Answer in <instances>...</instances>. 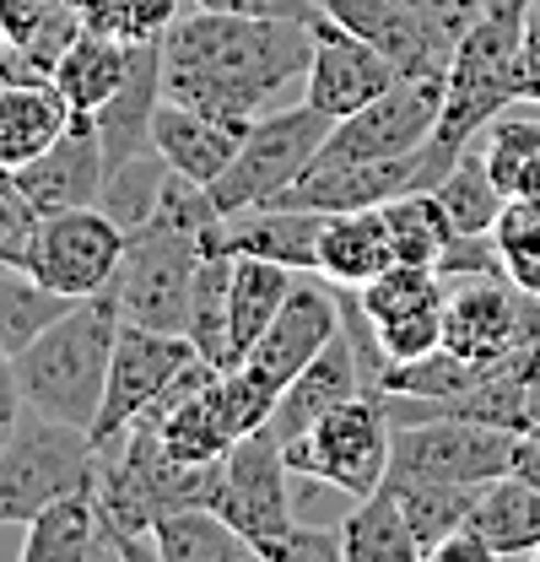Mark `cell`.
Returning <instances> with one entry per match:
<instances>
[{"label":"cell","instance_id":"cell-9","mask_svg":"<svg viewBox=\"0 0 540 562\" xmlns=\"http://www.w3.org/2000/svg\"><path fill=\"white\" fill-rule=\"evenodd\" d=\"M443 351L465 362H540V297L508 277L449 281Z\"/></svg>","mask_w":540,"mask_h":562},{"label":"cell","instance_id":"cell-8","mask_svg":"<svg viewBox=\"0 0 540 562\" xmlns=\"http://www.w3.org/2000/svg\"><path fill=\"white\" fill-rule=\"evenodd\" d=\"M390 443H395V422L384 412V401L357 395L336 412H325L281 454H286L292 476H314V482L340 487L346 497H368L390 476Z\"/></svg>","mask_w":540,"mask_h":562},{"label":"cell","instance_id":"cell-27","mask_svg":"<svg viewBox=\"0 0 540 562\" xmlns=\"http://www.w3.org/2000/svg\"><path fill=\"white\" fill-rule=\"evenodd\" d=\"M151 547L162 562H238L255 558L249 536L233 530L211 503H190V508H168L151 525Z\"/></svg>","mask_w":540,"mask_h":562},{"label":"cell","instance_id":"cell-23","mask_svg":"<svg viewBox=\"0 0 540 562\" xmlns=\"http://www.w3.org/2000/svg\"><path fill=\"white\" fill-rule=\"evenodd\" d=\"M238 140H244V131H227V125L205 120V114L184 109V103H173V98H162V103H157L151 146L168 157V168H179V173H184V179H195V184H216V179L227 173V162H233Z\"/></svg>","mask_w":540,"mask_h":562},{"label":"cell","instance_id":"cell-26","mask_svg":"<svg viewBox=\"0 0 540 562\" xmlns=\"http://www.w3.org/2000/svg\"><path fill=\"white\" fill-rule=\"evenodd\" d=\"M131 60H135V44H114V38L81 27L76 44L60 55V66L49 70V81H55V92L66 98L70 114H98V109L125 87Z\"/></svg>","mask_w":540,"mask_h":562},{"label":"cell","instance_id":"cell-24","mask_svg":"<svg viewBox=\"0 0 540 562\" xmlns=\"http://www.w3.org/2000/svg\"><path fill=\"white\" fill-rule=\"evenodd\" d=\"M70 125L66 98L55 92V81L44 76H22L0 92V162L5 168H27L33 157H44L60 131Z\"/></svg>","mask_w":540,"mask_h":562},{"label":"cell","instance_id":"cell-49","mask_svg":"<svg viewBox=\"0 0 540 562\" xmlns=\"http://www.w3.org/2000/svg\"><path fill=\"white\" fill-rule=\"evenodd\" d=\"M530 422H540V373H536V384H530Z\"/></svg>","mask_w":540,"mask_h":562},{"label":"cell","instance_id":"cell-39","mask_svg":"<svg viewBox=\"0 0 540 562\" xmlns=\"http://www.w3.org/2000/svg\"><path fill=\"white\" fill-rule=\"evenodd\" d=\"M368 325H373V341L384 351V368L390 362H416V357L443 347V308H416V314L368 319Z\"/></svg>","mask_w":540,"mask_h":562},{"label":"cell","instance_id":"cell-10","mask_svg":"<svg viewBox=\"0 0 540 562\" xmlns=\"http://www.w3.org/2000/svg\"><path fill=\"white\" fill-rule=\"evenodd\" d=\"M125 238L131 233L103 206L44 211L22 266L66 297H98L114 286V271L125 260Z\"/></svg>","mask_w":540,"mask_h":562},{"label":"cell","instance_id":"cell-44","mask_svg":"<svg viewBox=\"0 0 540 562\" xmlns=\"http://www.w3.org/2000/svg\"><path fill=\"white\" fill-rule=\"evenodd\" d=\"M201 11H244V16H297V22H319L325 11L314 0H195Z\"/></svg>","mask_w":540,"mask_h":562},{"label":"cell","instance_id":"cell-32","mask_svg":"<svg viewBox=\"0 0 540 562\" xmlns=\"http://www.w3.org/2000/svg\"><path fill=\"white\" fill-rule=\"evenodd\" d=\"M384 487L395 492V503H401L421 558H432L454 530H465V519H471V508H475V492H481V487H454V482H384Z\"/></svg>","mask_w":540,"mask_h":562},{"label":"cell","instance_id":"cell-52","mask_svg":"<svg viewBox=\"0 0 540 562\" xmlns=\"http://www.w3.org/2000/svg\"><path fill=\"white\" fill-rule=\"evenodd\" d=\"M536 562H540V552H536Z\"/></svg>","mask_w":540,"mask_h":562},{"label":"cell","instance_id":"cell-31","mask_svg":"<svg viewBox=\"0 0 540 562\" xmlns=\"http://www.w3.org/2000/svg\"><path fill=\"white\" fill-rule=\"evenodd\" d=\"M481 157L508 201H540V120L497 114L481 131Z\"/></svg>","mask_w":540,"mask_h":562},{"label":"cell","instance_id":"cell-29","mask_svg":"<svg viewBox=\"0 0 540 562\" xmlns=\"http://www.w3.org/2000/svg\"><path fill=\"white\" fill-rule=\"evenodd\" d=\"M184 336L195 341V351L211 368H238V351H233V255H205L201 260Z\"/></svg>","mask_w":540,"mask_h":562},{"label":"cell","instance_id":"cell-13","mask_svg":"<svg viewBox=\"0 0 540 562\" xmlns=\"http://www.w3.org/2000/svg\"><path fill=\"white\" fill-rule=\"evenodd\" d=\"M336 336H340V286L325 281L319 271H297L286 303L266 325V336L244 351V368L281 395Z\"/></svg>","mask_w":540,"mask_h":562},{"label":"cell","instance_id":"cell-2","mask_svg":"<svg viewBox=\"0 0 540 562\" xmlns=\"http://www.w3.org/2000/svg\"><path fill=\"white\" fill-rule=\"evenodd\" d=\"M120 308L109 292L98 297H81L76 308H66L33 347H22L11 357L16 368V390H22V406L38 412V417L70 422V427H87L103 412V390H109V362L120 347Z\"/></svg>","mask_w":540,"mask_h":562},{"label":"cell","instance_id":"cell-11","mask_svg":"<svg viewBox=\"0 0 540 562\" xmlns=\"http://www.w3.org/2000/svg\"><path fill=\"white\" fill-rule=\"evenodd\" d=\"M443 114V76H405L357 114L336 120L319 146V162H395L427 146Z\"/></svg>","mask_w":540,"mask_h":562},{"label":"cell","instance_id":"cell-37","mask_svg":"<svg viewBox=\"0 0 540 562\" xmlns=\"http://www.w3.org/2000/svg\"><path fill=\"white\" fill-rule=\"evenodd\" d=\"M81 27L114 44H157L184 16V0H76Z\"/></svg>","mask_w":540,"mask_h":562},{"label":"cell","instance_id":"cell-21","mask_svg":"<svg viewBox=\"0 0 540 562\" xmlns=\"http://www.w3.org/2000/svg\"><path fill=\"white\" fill-rule=\"evenodd\" d=\"M162 103V38L157 44H135V60L125 87L92 114L98 136H103V157L109 168H120L135 151H151V120Z\"/></svg>","mask_w":540,"mask_h":562},{"label":"cell","instance_id":"cell-48","mask_svg":"<svg viewBox=\"0 0 540 562\" xmlns=\"http://www.w3.org/2000/svg\"><path fill=\"white\" fill-rule=\"evenodd\" d=\"M27 70H22V60H16V49L11 44H0V92L11 87V81H22Z\"/></svg>","mask_w":540,"mask_h":562},{"label":"cell","instance_id":"cell-19","mask_svg":"<svg viewBox=\"0 0 540 562\" xmlns=\"http://www.w3.org/2000/svg\"><path fill=\"white\" fill-rule=\"evenodd\" d=\"M22 190L33 195L38 211H66V206H98L103 201V179H109V157L103 136L92 125V114H70L60 140L33 157L27 168H16Z\"/></svg>","mask_w":540,"mask_h":562},{"label":"cell","instance_id":"cell-25","mask_svg":"<svg viewBox=\"0 0 540 562\" xmlns=\"http://www.w3.org/2000/svg\"><path fill=\"white\" fill-rule=\"evenodd\" d=\"M471 525L475 536L486 541L492 558H536L540 552V487L525 482L519 471L486 482L475 492V508H471Z\"/></svg>","mask_w":540,"mask_h":562},{"label":"cell","instance_id":"cell-7","mask_svg":"<svg viewBox=\"0 0 540 562\" xmlns=\"http://www.w3.org/2000/svg\"><path fill=\"white\" fill-rule=\"evenodd\" d=\"M519 427L481 417H427L395 427L390 443V476L384 482H454V487H486L514 471Z\"/></svg>","mask_w":540,"mask_h":562},{"label":"cell","instance_id":"cell-28","mask_svg":"<svg viewBox=\"0 0 540 562\" xmlns=\"http://www.w3.org/2000/svg\"><path fill=\"white\" fill-rule=\"evenodd\" d=\"M340 552L346 562H421V547L390 487L357 497V508L340 519Z\"/></svg>","mask_w":540,"mask_h":562},{"label":"cell","instance_id":"cell-6","mask_svg":"<svg viewBox=\"0 0 540 562\" xmlns=\"http://www.w3.org/2000/svg\"><path fill=\"white\" fill-rule=\"evenodd\" d=\"M330 131H336V120H330L325 109H314L308 98L292 103V109L260 114V120L244 131L233 162H227V173L211 184V201L222 211L281 201V195L297 184V173L319 157V146H325Z\"/></svg>","mask_w":540,"mask_h":562},{"label":"cell","instance_id":"cell-3","mask_svg":"<svg viewBox=\"0 0 540 562\" xmlns=\"http://www.w3.org/2000/svg\"><path fill=\"white\" fill-rule=\"evenodd\" d=\"M519 27H525V11L486 5V16L454 44V60L443 70V114H438V131H432L438 146L465 151L508 103H525Z\"/></svg>","mask_w":540,"mask_h":562},{"label":"cell","instance_id":"cell-38","mask_svg":"<svg viewBox=\"0 0 540 562\" xmlns=\"http://www.w3.org/2000/svg\"><path fill=\"white\" fill-rule=\"evenodd\" d=\"M503 277L540 297V201H508L492 222Z\"/></svg>","mask_w":540,"mask_h":562},{"label":"cell","instance_id":"cell-1","mask_svg":"<svg viewBox=\"0 0 540 562\" xmlns=\"http://www.w3.org/2000/svg\"><path fill=\"white\" fill-rule=\"evenodd\" d=\"M314 44L319 22L195 5L162 38V98L227 131H249L260 114L281 109V87L308 76Z\"/></svg>","mask_w":540,"mask_h":562},{"label":"cell","instance_id":"cell-18","mask_svg":"<svg viewBox=\"0 0 540 562\" xmlns=\"http://www.w3.org/2000/svg\"><path fill=\"white\" fill-rule=\"evenodd\" d=\"M314 5L346 33L368 38L379 55H390L401 76H443L454 60V44H443L401 0H314Z\"/></svg>","mask_w":540,"mask_h":562},{"label":"cell","instance_id":"cell-5","mask_svg":"<svg viewBox=\"0 0 540 562\" xmlns=\"http://www.w3.org/2000/svg\"><path fill=\"white\" fill-rule=\"evenodd\" d=\"M205 260L201 233L168 227V222H146L125 238V260L114 271V308L125 325L146 330H168L184 336L190 330V297H195V271Z\"/></svg>","mask_w":540,"mask_h":562},{"label":"cell","instance_id":"cell-50","mask_svg":"<svg viewBox=\"0 0 540 562\" xmlns=\"http://www.w3.org/2000/svg\"><path fill=\"white\" fill-rule=\"evenodd\" d=\"M486 5H497V11H525L530 0H486Z\"/></svg>","mask_w":540,"mask_h":562},{"label":"cell","instance_id":"cell-15","mask_svg":"<svg viewBox=\"0 0 540 562\" xmlns=\"http://www.w3.org/2000/svg\"><path fill=\"white\" fill-rule=\"evenodd\" d=\"M319 227L325 211L308 206H244V211H222L205 227V255H233V260H275L286 271H319Z\"/></svg>","mask_w":540,"mask_h":562},{"label":"cell","instance_id":"cell-16","mask_svg":"<svg viewBox=\"0 0 540 562\" xmlns=\"http://www.w3.org/2000/svg\"><path fill=\"white\" fill-rule=\"evenodd\" d=\"M395 81H405L390 55H379L368 38L346 33L340 22L319 16V44H314V66L303 76V98L314 109H325L330 120L357 114L362 103H373L379 92H390Z\"/></svg>","mask_w":540,"mask_h":562},{"label":"cell","instance_id":"cell-4","mask_svg":"<svg viewBox=\"0 0 540 562\" xmlns=\"http://www.w3.org/2000/svg\"><path fill=\"white\" fill-rule=\"evenodd\" d=\"M98 471V443L87 427L38 417L22 406L16 432L0 449V525H33L55 497L87 487Z\"/></svg>","mask_w":540,"mask_h":562},{"label":"cell","instance_id":"cell-34","mask_svg":"<svg viewBox=\"0 0 540 562\" xmlns=\"http://www.w3.org/2000/svg\"><path fill=\"white\" fill-rule=\"evenodd\" d=\"M384 222H390L395 260H405V266H438L449 238H454V222L432 190H405L395 201H384Z\"/></svg>","mask_w":540,"mask_h":562},{"label":"cell","instance_id":"cell-12","mask_svg":"<svg viewBox=\"0 0 540 562\" xmlns=\"http://www.w3.org/2000/svg\"><path fill=\"white\" fill-rule=\"evenodd\" d=\"M195 357L201 351H195L190 336H168V330H146V325H120V347H114V362H109L103 412L92 422V443L98 449L120 443Z\"/></svg>","mask_w":540,"mask_h":562},{"label":"cell","instance_id":"cell-22","mask_svg":"<svg viewBox=\"0 0 540 562\" xmlns=\"http://www.w3.org/2000/svg\"><path fill=\"white\" fill-rule=\"evenodd\" d=\"M395 266V244H390V222L384 206L362 211H330L319 227V277L336 286H368L379 271Z\"/></svg>","mask_w":540,"mask_h":562},{"label":"cell","instance_id":"cell-30","mask_svg":"<svg viewBox=\"0 0 540 562\" xmlns=\"http://www.w3.org/2000/svg\"><path fill=\"white\" fill-rule=\"evenodd\" d=\"M76 303H81V297H66V292L44 286L27 266H5V260H0V347L16 357V351L33 347Z\"/></svg>","mask_w":540,"mask_h":562},{"label":"cell","instance_id":"cell-33","mask_svg":"<svg viewBox=\"0 0 540 562\" xmlns=\"http://www.w3.org/2000/svg\"><path fill=\"white\" fill-rule=\"evenodd\" d=\"M297 271L275 266V260H233V351L244 362V351L266 336V325L275 319V308L286 303Z\"/></svg>","mask_w":540,"mask_h":562},{"label":"cell","instance_id":"cell-51","mask_svg":"<svg viewBox=\"0 0 540 562\" xmlns=\"http://www.w3.org/2000/svg\"><path fill=\"white\" fill-rule=\"evenodd\" d=\"M0 44H5V11H0Z\"/></svg>","mask_w":540,"mask_h":562},{"label":"cell","instance_id":"cell-14","mask_svg":"<svg viewBox=\"0 0 540 562\" xmlns=\"http://www.w3.org/2000/svg\"><path fill=\"white\" fill-rule=\"evenodd\" d=\"M211 508L249 536V547L260 552L270 536H281L297 514H292V465L281 454V443L266 432H249L238 438L227 454H222V482Z\"/></svg>","mask_w":540,"mask_h":562},{"label":"cell","instance_id":"cell-36","mask_svg":"<svg viewBox=\"0 0 540 562\" xmlns=\"http://www.w3.org/2000/svg\"><path fill=\"white\" fill-rule=\"evenodd\" d=\"M168 157L151 146V151H135V157H125L120 168H109V179H103V201L98 206L109 211L125 233H135V227H146L151 222V211H157V201H162V184H168Z\"/></svg>","mask_w":540,"mask_h":562},{"label":"cell","instance_id":"cell-40","mask_svg":"<svg viewBox=\"0 0 540 562\" xmlns=\"http://www.w3.org/2000/svg\"><path fill=\"white\" fill-rule=\"evenodd\" d=\"M38 216H44V211L33 206V195L22 190L16 168L0 162V260H5V266H22V260H27V244H33V233H38Z\"/></svg>","mask_w":540,"mask_h":562},{"label":"cell","instance_id":"cell-45","mask_svg":"<svg viewBox=\"0 0 540 562\" xmlns=\"http://www.w3.org/2000/svg\"><path fill=\"white\" fill-rule=\"evenodd\" d=\"M66 0H0V11H5V44H27L33 38V27L49 16V11H60Z\"/></svg>","mask_w":540,"mask_h":562},{"label":"cell","instance_id":"cell-46","mask_svg":"<svg viewBox=\"0 0 540 562\" xmlns=\"http://www.w3.org/2000/svg\"><path fill=\"white\" fill-rule=\"evenodd\" d=\"M16 422H22V390H16V368H11V351L0 347V449H5V438L16 432Z\"/></svg>","mask_w":540,"mask_h":562},{"label":"cell","instance_id":"cell-20","mask_svg":"<svg viewBox=\"0 0 540 562\" xmlns=\"http://www.w3.org/2000/svg\"><path fill=\"white\" fill-rule=\"evenodd\" d=\"M120 558L103 514H98V497L92 482L87 487L55 497L27 530H22V562H103Z\"/></svg>","mask_w":540,"mask_h":562},{"label":"cell","instance_id":"cell-42","mask_svg":"<svg viewBox=\"0 0 540 562\" xmlns=\"http://www.w3.org/2000/svg\"><path fill=\"white\" fill-rule=\"evenodd\" d=\"M405 11H416L443 44H460L475 22L486 16V0H401Z\"/></svg>","mask_w":540,"mask_h":562},{"label":"cell","instance_id":"cell-41","mask_svg":"<svg viewBox=\"0 0 540 562\" xmlns=\"http://www.w3.org/2000/svg\"><path fill=\"white\" fill-rule=\"evenodd\" d=\"M255 558L260 562H346V552H340V525L325 530V525L292 519L281 536H270Z\"/></svg>","mask_w":540,"mask_h":562},{"label":"cell","instance_id":"cell-47","mask_svg":"<svg viewBox=\"0 0 540 562\" xmlns=\"http://www.w3.org/2000/svg\"><path fill=\"white\" fill-rule=\"evenodd\" d=\"M514 471H519L525 482H536V487H540V422L519 427V443H514Z\"/></svg>","mask_w":540,"mask_h":562},{"label":"cell","instance_id":"cell-17","mask_svg":"<svg viewBox=\"0 0 540 562\" xmlns=\"http://www.w3.org/2000/svg\"><path fill=\"white\" fill-rule=\"evenodd\" d=\"M357 395H373V390H368L362 357H357L351 336H346V325H340L336 341H330V347L319 351V357H314V362H308L281 395H275V412H270V422L260 427V432L286 449L292 438H303L325 412H336V406L357 401Z\"/></svg>","mask_w":540,"mask_h":562},{"label":"cell","instance_id":"cell-35","mask_svg":"<svg viewBox=\"0 0 540 562\" xmlns=\"http://www.w3.org/2000/svg\"><path fill=\"white\" fill-rule=\"evenodd\" d=\"M443 211H449V222H454V233H492V222H497V211L508 206V195L497 190V179L486 173V157H481V136L460 151V162L438 179V190H432Z\"/></svg>","mask_w":540,"mask_h":562},{"label":"cell","instance_id":"cell-43","mask_svg":"<svg viewBox=\"0 0 540 562\" xmlns=\"http://www.w3.org/2000/svg\"><path fill=\"white\" fill-rule=\"evenodd\" d=\"M519 87L525 103H540V0L525 5V27H519Z\"/></svg>","mask_w":540,"mask_h":562}]
</instances>
